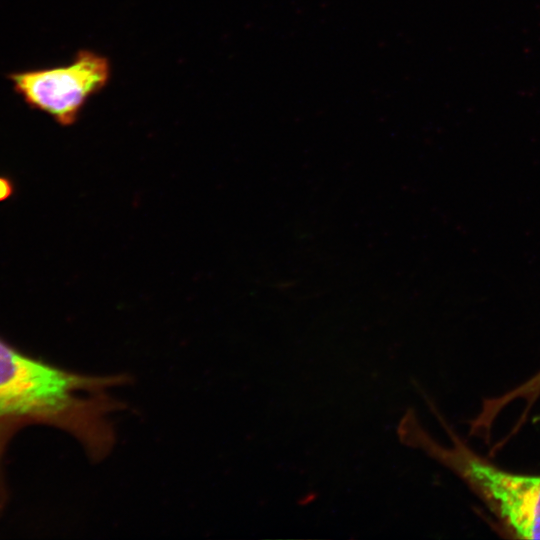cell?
<instances>
[{
	"mask_svg": "<svg viewBox=\"0 0 540 540\" xmlns=\"http://www.w3.org/2000/svg\"><path fill=\"white\" fill-rule=\"evenodd\" d=\"M442 421L453 446L444 447L422 426L413 408L406 409L397 425L399 441L420 449L450 468L478 493L501 523L518 538L540 539V475L517 474L501 469L467 448Z\"/></svg>",
	"mask_w": 540,
	"mask_h": 540,
	"instance_id": "7a4b0ae2",
	"label": "cell"
},
{
	"mask_svg": "<svg viewBox=\"0 0 540 540\" xmlns=\"http://www.w3.org/2000/svg\"><path fill=\"white\" fill-rule=\"evenodd\" d=\"M111 77L109 59L92 50H80L66 65L28 70L10 75L14 90L31 107L59 124L76 122L89 98Z\"/></svg>",
	"mask_w": 540,
	"mask_h": 540,
	"instance_id": "3957f363",
	"label": "cell"
},
{
	"mask_svg": "<svg viewBox=\"0 0 540 540\" xmlns=\"http://www.w3.org/2000/svg\"><path fill=\"white\" fill-rule=\"evenodd\" d=\"M12 193V185L10 181L0 178V201L6 199Z\"/></svg>",
	"mask_w": 540,
	"mask_h": 540,
	"instance_id": "277c9868",
	"label": "cell"
},
{
	"mask_svg": "<svg viewBox=\"0 0 540 540\" xmlns=\"http://www.w3.org/2000/svg\"><path fill=\"white\" fill-rule=\"evenodd\" d=\"M125 381L65 370L0 338V488L6 446L28 425L62 429L93 459L106 456L115 442L110 416L122 406L108 390Z\"/></svg>",
	"mask_w": 540,
	"mask_h": 540,
	"instance_id": "6da1fadb",
	"label": "cell"
}]
</instances>
